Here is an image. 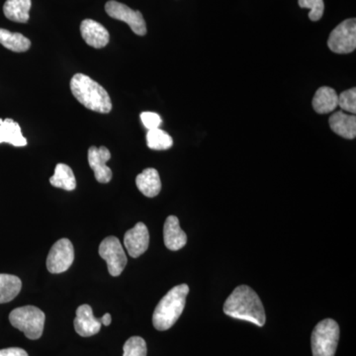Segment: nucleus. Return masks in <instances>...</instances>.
Here are the masks:
<instances>
[{
  "instance_id": "1",
  "label": "nucleus",
  "mask_w": 356,
  "mask_h": 356,
  "mask_svg": "<svg viewBox=\"0 0 356 356\" xmlns=\"http://www.w3.org/2000/svg\"><path fill=\"white\" fill-rule=\"evenodd\" d=\"M224 313L229 317L247 321L257 327H264L266 322L261 298L247 285H240L232 292L225 302Z\"/></svg>"
},
{
  "instance_id": "2",
  "label": "nucleus",
  "mask_w": 356,
  "mask_h": 356,
  "mask_svg": "<svg viewBox=\"0 0 356 356\" xmlns=\"http://www.w3.org/2000/svg\"><path fill=\"white\" fill-rule=\"evenodd\" d=\"M70 90L77 102L91 111L107 114L112 110V102L108 92L86 74H76L72 76Z\"/></svg>"
},
{
  "instance_id": "3",
  "label": "nucleus",
  "mask_w": 356,
  "mask_h": 356,
  "mask_svg": "<svg viewBox=\"0 0 356 356\" xmlns=\"http://www.w3.org/2000/svg\"><path fill=\"white\" fill-rule=\"evenodd\" d=\"M188 293V285H177L159 301L153 315V325L158 331H168L177 322L184 310Z\"/></svg>"
},
{
  "instance_id": "4",
  "label": "nucleus",
  "mask_w": 356,
  "mask_h": 356,
  "mask_svg": "<svg viewBox=\"0 0 356 356\" xmlns=\"http://www.w3.org/2000/svg\"><path fill=\"white\" fill-rule=\"evenodd\" d=\"M11 325L24 332L29 339H38L43 334L46 316L44 312L34 306H24L14 309L9 315Z\"/></svg>"
},
{
  "instance_id": "5",
  "label": "nucleus",
  "mask_w": 356,
  "mask_h": 356,
  "mask_svg": "<svg viewBox=\"0 0 356 356\" xmlns=\"http://www.w3.org/2000/svg\"><path fill=\"white\" fill-rule=\"evenodd\" d=\"M339 339V327L332 318L318 323L312 332L313 356H334Z\"/></svg>"
},
{
  "instance_id": "6",
  "label": "nucleus",
  "mask_w": 356,
  "mask_h": 356,
  "mask_svg": "<svg viewBox=\"0 0 356 356\" xmlns=\"http://www.w3.org/2000/svg\"><path fill=\"white\" fill-rule=\"evenodd\" d=\"M330 50L336 54L353 53L356 48V20H344L337 26L327 40Z\"/></svg>"
},
{
  "instance_id": "7",
  "label": "nucleus",
  "mask_w": 356,
  "mask_h": 356,
  "mask_svg": "<svg viewBox=\"0 0 356 356\" xmlns=\"http://www.w3.org/2000/svg\"><path fill=\"white\" fill-rule=\"evenodd\" d=\"M99 255L107 262L110 275H120L127 264V255L116 236H107L99 245Z\"/></svg>"
},
{
  "instance_id": "8",
  "label": "nucleus",
  "mask_w": 356,
  "mask_h": 356,
  "mask_svg": "<svg viewBox=\"0 0 356 356\" xmlns=\"http://www.w3.org/2000/svg\"><path fill=\"white\" fill-rule=\"evenodd\" d=\"M74 261V245L69 238H60L51 247L47 257V268L53 274L63 273Z\"/></svg>"
},
{
  "instance_id": "9",
  "label": "nucleus",
  "mask_w": 356,
  "mask_h": 356,
  "mask_svg": "<svg viewBox=\"0 0 356 356\" xmlns=\"http://www.w3.org/2000/svg\"><path fill=\"white\" fill-rule=\"evenodd\" d=\"M105 11L113 19L127 23L135 34L139 36L147 34L146 22L140 11L133 10L130 7L115 0H110L105 4Z\"/></svg>"
},
{
  "instance_id": "10",
  "label": "nucleus",
  "mask_w": 356,
  "mask_h": 356,
  "mask_svg": "<svg viewBox=\"0 0 356 356\" xmlns=\"http://www.w3.org/2000/svg\"><path fill=\"white\" fill-rule=\"evenodd\" d=\"M149 245V234L144 222H138L134 228L126 232L124 245L128 254L134 259L140 257L147 252Z\"/></svg>"
},
{
  "instance_id": "11",
  "label": "nucleus",
  "mask_w": 356,
  "mask_h": 356,
  "mask_svg": "<svg viewBox=\"0 0 356 356\" xmlns=\"http://www.w3.org/2000/svg\"><path fill=\"white\" fill-rule=\"evenodd\" d=\"M111 154L106 147H91L88 149L89 166L95 172V179L100 184H108L112 179V170L107 166Z\"/></svg>"
},
{
  "instance_id": "12",
  "label": "nucleus",
  "mask_w": 356,
  "mask_h": 356,
  "mask_svg": "<svg viewBox=\"0 0 356 356\" xmlns=\"http://www.w3.org/2000/svg\"><path fill=\"white\" fill-rule=\"evenodd\" d=\"M74 325L77 334L83 337L97 334L102 325L99 318H96L93 315L92 308L88 304H84L77 308Z\"/></svg>"
},
{
  "instance_id": "13",
  "label": "nucleus",
  "mask_w": 356,
  "mask_h": 356,
  "mask_svg": "<svg viewBox=\"0 0 356 356\" xmlns=\"http://www.w3.org/2000/svg\"><path fill=\"white\" fill-rule=\"evenodd\" d=\"M81 34L86 43L92 48L102 49L109 43V32L95 20H83L81 24Z\"/></svg>"
},
{
  "instance_id": "14",
  "label": "nucleus",
  "mask_w": 356,
  "mask_h": 356,
  "mask_svg": "<svg viewBox=\"0 0 356 356\" xmlns=\"http://www.w3.org/2000/svg\"><path fill=\"white\" fill-rule=\"evenodd\" d=\"M163 241L165 247L172 252L181 250L186 245L187 236L184 229L180 228L177 217L170 216L165 220L163 227Z\"/></svg>"
},
{
  "instance_id": "15",
  "label": "nucleus",
  "mask_w": 356,
  "mask_h": 356,
  "mask_svg": "<svg viewBox=\"0 0 356 356\" xmlns=\"http://www.w3.org/2000/svg\"><path fill=\"white\" fill-rule=\"evenodd\" d=\"M330 126L337 135L344 139L353 140L356 137L355 115H348L343 111L336 112L330 118Z\"/></svg>"
},
{
  "instance_id": "16",
  "label": "nucleus",
  "mask_w": 356,
  "mask_h": 356,
  "mask_svg": "<svg viewBox=\"0 0 356 356\" xmlns=\"http://www.w3.org/2000/svg\"><path fill=\"white\" fill-rule=\"evenodd\" d=\"M136 185L147 197H156L161 191V178L158 170L154 168H147L136 178Z\"/></svg>"
},
{
  "instance_id": "17",
  "label": "nucleus",
  "mask_w": 356,
  "mask_h": 356,
  "mask_svg": "<svg viewBox=\"0 0 356 356\" xmlns=\"http://www.w3.org/2000/svg\"><path fill=\"white\" fill-rule=\"evenodd\" d=\"M314 109L318 114H327L336 110L339 106V95L336 90L329 86H322L318 89L313 98Z\"/></svg>"
},
{
  "instance_id": "18",
  "label": "nucleus",
  "mask_w": 356,
  "mask_h": 356,
  "mask_svg": "<svg viewBox=\"0 0 356 356\" xmlns=\"http://www.w3.org/2000/svg\"><path fill=\"white\" fill-rule=\"evenodd\" d=\"M7 143L14 147L27 146V140L21 132L19 124L13 119H0V144Z\"/></svg>"
},
{
  "instance_id": "19",
  "label": "nucleus",
  "mask_w": 356,
  "mask_h": 356,
  "mask_svg": "<svg viewBox=\"0 0 356 356\" xmlns=\"http://www.w3.org/2000/svg\"><path fill=\"white\" fill-rule=\"evenodd\" d=\"M31 6V0H6L3 6L4 15L14 22H28Z\"/></svg>"
},
{
  "instance_id": "20",
  "label": "nucleus",
  "mask_w": 356,
  "mask_h": 356,
  "mask_svg": "<svg viewBox=\"0 0 356 356\" xmlns=\"http://www.w3.org/2000/svg\"><path fill=\"white\" fill-rule=\"evenodd\" d=\"M20 278L11 274H0V304L13 301L21 291Z\"/></svg>"
},
{
  "instance_id": "21",
  "label": "nucleus",
  "mask_w": 356,
  "mask_h": 356,
  "mask_svg": "<svg viewBox=\"0 0 356 356\" xmlns=\"http://www.w3.org/2000/svg\"><path fill=\"white\" fill-rule=\"evenodd\" d=\"M50 184L57 188L72 191L76 189V180L72 168L65 163H58L56 166L55 175L50 178Z\"/></svg>"
},
{
  "instance_id": "22",
  "label": "nucleus",
  "mask_w": 356,
  "mask_h": 356,
  "mask_svg": "<svg viewBox=\"0 0 356 356\" xmlns=\"http://www.w3.org/2000/svg\"><path fill=\"white\" fill-rule=\"evenodd\" d=\"M0 44L8 50L23 53L29 50L31 41L20 33H13L0 28Z\"/></svg>"
},
{
  "instance_id": "23",
  "label": "nucleus",
  "mask_w": 356,
  "mask_h": 356,
  "mask_svg": "<svg viewBox=\"0 0 356 356\" xmlns=\"http://www.w3.org/2000/svg\"><path fill=\"white\" fill-rule=\"evenodd\" d=\"M147 145L151 149L165 151L170 149L173 145L172 138L161 129L147 131Z\"/></svg>"
},
{
  "instance_id": "24",
  "label": "nucleus",
  "mask_w": 356,
  "mask_h": 356,
  "mask_svg": "<svg viewBox=\"0 0 356 356\" xmlns=\"http://www.w3.org/2000/svg\"><path fill=\"white\" fill-rule=\"evenodd\" d=\"M123 356H147V343L140 337H132L126 341Z\"/></svg>"
},
{
  "instance_id": "25",
  "label": "nucleus",
  "mask_w": 356,
  "mask_h": 356,
  "mask_svg": "<svg viewBox=\"0 0 356 356\" xmlns=\"http://www.w3.org/2000/svg\"><path fill=\"white\" fill-rule=\"evenodd\" d=\"M299 6L301 8L310 9L309 18L312 21H318L324 14L325 4L323 0H299Z\"/></svg>"
},
{
  "instance_id": "26",
  "label": "nucleus",
  "mask_w": 356,
  "mask_h": 356,
  "mask_svg": "<svg viewBox=\"0 0 356 356\" xmlns=\"http://www.w3.org/2000/svg\"><path fill=\"white\" fill-rule=\"evenodd\" d=\"M339 106L344 111L356 113V88L343 91L339 95Z\"/></svg>"
},
{
  "instance_id": "27",
  "label": "nucleus",
  "mask_w": 356,
  "mask_h": 356,
  "mask_svg": "<svg viewBox=\"0 0 356 356\" xmlns=\"http://www.w3.org/2000/svg\"><path fill=\"white\" fill-rule=\"evenodd\" d=\"M140 120H142L143 125L147 131L154 130V129L159 128L161 125V118L158 113L154 112H143L140 114Z\"/></svg>"
},
{
  "instance_id": "28",
  "label": "nucleus",
  "mask_w": 356,
  "mask_h": 356,
  "mask_svg": "<svg viewBox=\"0 0 356 356\" xmlns=\"http://www.w3.org/2000/svg\"><path fill=\"white\" fill-rule=\"evenodd\" d=\"M0 356H29L24 350L19 348H10L0 350Z\"/></svg>"
},
{
  "instance_id": "29",
  "label": "nucleus",
  "mask_w": 356,
  "mask_h": 356,
  "mask_svg": "<svg viewBox=\"0 0 356 356\" xmlns=\"http://www.w3.org/2000/svg\"><path fill=\"white\" fill-rule=\"evenodd\" d=\"M99 320H100V323H102V325H106V327H107V325H109L110 324H111V322H112L111 315H110L109 313L105 314V315L103 316L102 318H100Z\"/></svg>"
}]
</instances>
